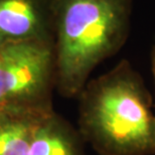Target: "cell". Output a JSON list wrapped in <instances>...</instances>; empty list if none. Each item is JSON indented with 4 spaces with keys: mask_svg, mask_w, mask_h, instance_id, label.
I'll return each mask as SVG.
<instances>
[{
    "mask_svg": "<svg viewBox=\"0 0 155 155\" xmlns=\"http://www.w3.org/2000/svg\"><path fill=\"white\" fill-rule=\"evenodd\" d=\"M151 68H152V74L155 80V43L152 48V51H151Z\"/></svg>",
    "mask_w": 155,
    "mask_h": 155,
    "instance_id": "cell-7",
    "label": "cell"
},
{
    "mask_svg": "<svg viewBox=\"0 0 155 155\" xmlns=\"http://www.w3.org/2000/svg\"><path fill=\"white\" fill-rule=\"evenodd\" d=\"M133 0H55V89L76 98L96 68L118 54L131 33Z\"/></svg>",
    "mask_w": 155,
    "mask_h": 155,
    "instance_id": "cell-2",
    "label": "cell"
},
{
    "mask_svg": "<svg viewBox=\"0 0 155 155\" xmlns=\"http://www.w3.org/2000/svg\"><path fill=\"white\" fill-rule=\"evenodd\" d=\"M84 144L79 130L54 111L36 126L27 155H85Z\"/></svg>",
    "mask_w": 155,
    "mask_h": 155,
    "instance_id": "cell-5",
    "label": "cell"
},
{
    "mask_svg": "<svg viewBox=\"0 0 155 155\" xmlns=\"http://www.w3.org/2000/svg\"><path fill=\"white\" fill-rule=\"evenodd\" d=\"M55 0H0V46L54 40Z\"/></svg>",
    "mask_w": 155,
    "mask_h": 155,
    "instance_id": "cell-4",
    "label": "cell"
},
{
    "mask_svg": "<svg viewBox=\"0 0 155 155\" xmlns=\"http://www.w3.org/2000/svg\"><path fill=\"white\" fill-rule=\"evenodd\" d=\"M78 97V130L99 155L155 154L151 95L128 60L89 80Z\"/></svg>",
    "mask_w": 155,
    "mask_h": 155,
    "instance_id": "cell-1",
    "label": "cell"
},
{
    "mask_svg": "<svg viewBox=\"0 0 155 155\" xmlns=\"http://www.w3.org/2000/svg\"><path fill=\"white\" fill-rule=\"evenodd\" d=\"M55 89L54 40L0 46V110L48 114Z\"/></svg>",
    "mask_w": 155,
    "mask_h": 155,
    "instance_id": "cell-3",
    "label": "cell"
},
{
    "mask_svg": "<svg viewBox=\"0 0 155 155\" xmlns=\"http://www.w3.org/2000/svg\"><path fill=\"white\" fill-rule=\"evenodd\" d=\"M46 115L0 110V155L28 154L36 126Z\"/></svg>",
    "mask_w": 155,
    "mask_h": 155,
    "instance_id": "cell-6",
    "label": "cell"
}]
</instances>
